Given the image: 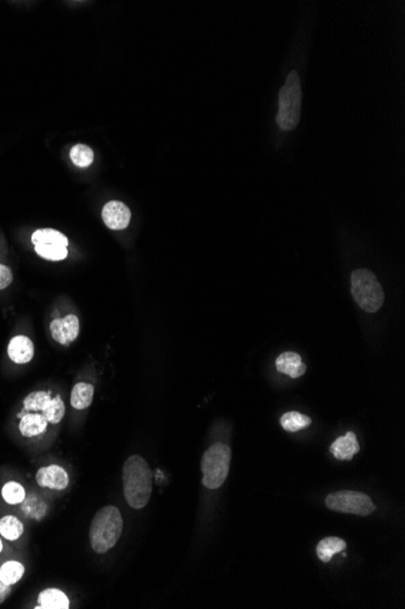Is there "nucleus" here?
<instances>
[{"label": "nucleus", "mask_w": 405, "mask_h": 609, "mask_svg": "<svg viewBox=\"0 0 405 609\" xmlns=\"http://www.w3.org/2000/svg\"><path fill=\"white\" fill-rule=\"evenodd\" d=\"M94 386L85 382L76 383L72 389L71 405L76 410L87 409L94 399Z\"/></svg>", "instance_id": "nucleus-16"}, {"label": "nucleus", "mask_w": 405, "mask_h": 609, "mask_svg": "<svg viewBox=\"0 0 405 609\" xmlns=\"http://www.w3.org/2000/svg\"><path fill=\"white\" fill-rule=\"evenodd\" d=\"M1 497L9 505H19L25 501V488L19 481H8L1 489Z\"/></svg>", "instance_id": "nucleus-22"}, {"label": "nucleus", "mask_w": 405, "mask_h": 609, "mask_svg": "<svg viewBox=\"0 0 405 609\" xmlns=\"http://www.w3.org/2000/svg\"><path fill=\"white\" fill-rule=\"evenodd\" d=\"M347 546L344 540L335 537L325 538L317 546V555L322 562H330L336 553L342 552Z\"/></svg>", "instance_id": "nucleus-17"}, {"label": "nucleus", "mask_w": 405, "mask_h": 609, "mask_svg": "<svg viewBox=\"0 0 405 609\" xmlns=\"http://www.w3.org/2000/svg\"><path fill=\"white\" fill-rule=\"evenodd\" d=\"M232 451L227 444L215 443L202 457V486L218 489L227 479Z\"/></svg>", "instance_id": "nucleus-5"}, {"label": "nucleus", "mask_w": 405, "mask_h": 609, "mask_svg": "<svg viewBox=\"0 0 405 609\" xmlns=\"http://www.w3.org/2000/svg\"><path fill=\"white\" fill-rule=\"evenodd\" d=\"M10 586L3 583L1 579H0V603H3L6 601V597L10 595Z\"/></svg>", "instance_id": "nucleus-26"}, {"label": "nucleus", "mask_w": 405, "mask_h": 609, "mask_svg": "<svg viewBox=\"0 0 405 609\" xmlns=\"http://www.w3.org/2000/svg\"><path fill=\"white\" fill-rule=\"evenodd\" d=\"M312 423V421L309 416L304 415L298 411H290L285 412L282 419H280V425L287 432H299V430L307 428Z\"/></svg>", "instance_id": "nucleus-20"}, {"label": "nucleus", "mask_w": 405, "mask_h": 609, "mask_svg": "<svg viewBox=\"0 0 405 609\" xmlns=\"http://www.w3.org/2000/svg\"><path fill=\"white\" fill-rule=\"evenodd\" d=\"M3 551V541H1V539H0V552Z\"/></svg>", "instance_id": "nucleus-27"}, {"label": "nucleus", "mask_w": 405, "mask_h": 609, "mask_svg": "<svg viewBox=\"0 0 405 609\" xmlns=\"http://www.w3.org/2000/svg\"><path fill=\"white\" fill-rule=\"evenodd\" d=\"M302 106V92L299 73L291 71L279 92L277 123L283 130H293L299 124Z\"/></svg>", "instance_id": "nucleus-3"}, {"label": "nucleus", "mask_w": 405, "mask_h": 609, "mask_svg": "<svg viewBox=\"0 0 405 609\" xmlns=\"http://www.w3.org/2000/svg\"><path fill=\"white\" fill-rule=\"evenodd\" d=\"M48 425L49 421L46 420L45 416L39 412H28L20 417L19 430L25 438H32L43 435L48 428Z\"/></svg>", "instance_id": "nucleus-14"}, {"label": "nucleus", "mask_w": 405, "mask_h": 609, "mask_svg": "<svg viewBox=\"0 0 405 609\" xmlns=\"http://www.w3.org/2000/svg\"><path fill=\"white\" fill-rule=\"evenodd\" d=\"M351 291L364 312H376L384 303V290L377 277L368 269H357L351 275Z\"/></svg>", "instance_id": "nucleus-4"}, {"label": "nucleus", "mask_w": 405, "mask_h": 609, "mask_svg": "<svg viewBox=\"0 0 405 609\" xmlns=\"http://www.w3.org/2000/svg\"><path fill=\"white\" fill-rule=\"evenodd\" d=\"M36 481L41 488L52 490H65L70 484V476L65 468L59 465L41 467L36 475Z\"/></svg>", "instance_id": "nucleus-10"}, {"label": "nucleus", "mask_w": 405, "mask_h": 609, "mask_svg": "<svg viewBox=\"0 0 405 609\" xmlns=\"http://www.w3.org/2000/svg\"><path fill=\"white\" fill-rule=\"evenodd\" d=\"M326 507L335 512L351 513L357 516H369L376 510L370 497L364 492L342 490L330 494L325 500Z\"/></svg>", "instance_id": "nucleus-7"}, {"label": "nucleus", "mask_w": 405, "mask_h": 609, "mask_svg": "<svg viewBox=\"0 0 405 609\" xmlns=\"http://www.w3.org/2000/svg\"><path fill=\"white\" fill-rule=\"evenodd\" d=\"M72 162L81 167V168H86L92 163L94 161V151L89 146L78 143L76 146H73L71 150Z\"/></svg>", "instance_id": "nucleus-23"}, {"label": "nucleus", "mask_w": 405, "mask_h": 609, "mask_svg": "<svg viewBox=\"0 0 405 609\" xmlns=\"http://www.w3.org/2000/svg\"><path fill=\"white\" fill-rule=\"evenodd\" d=\"M39 606L36 608L41 609H68L70 599L66 594L59 589H45L38 596Z\"/></svg>", "instance_id": "nucleus-15"}, {"label": "nucleus", "mask_w": 405, "mask_h": 609, "mask_svg": "<svg viewBox=\"0 0 405 609\" xmlns=\"http://www.w3.org/2000/svg\"><path fill=\"white\" fill-rule=\"evenodd\" d=\"M32 242L34 245H57L68 247V239L60 231L54 229H41L32 235Z\"/></svg>", "instance_id": "nucleus-18"}, {"label": "nucleus", "mask_w": 405, "mask_h": 609, "mask_svg": "<svg viewBox=\"0 0 405 609\" xmlns=\"http://www.w3.org/2000/svg\"><path fill=\"white\" fill-rule=\"evenodd\" d=\"M360 450V443L353 432H347L346 435L338 438L330 446L331 454L338 460L351 461Z\"/></svg>", "instance_id": "nucleus-12"}, {"label": "nucleus", "mask_w": 405, "mask_h": 609, "mask_svg": "<svg viewBox=\"0 0 405 609\" xmlns=\"http://www.w3.org/2000/svg\"><path fill=\"white\" fill-rule=\"evenodd\" d=\"M12 272H11L9 266L0 264V290H4L8 286H10L12 282Z\"/></svg>", "instance_id": "nucleus-25"}, {"label": "nucleus", "mask_w": 405, "mask_h": 609, "mask_svg": "<svg viewBox=\"0 0 405 609\" xmlns=\"http://www.w3.org/2000/svg\"><path fill=\"white\" fill-rule=\"evenodd\" d=\"M122 513L116 506L102 507L92 519L89 539L92 550L96 553H106L117 545L122 535Z\"/></svg>", "instance_id": "nucleus-2"}, {"label": "nucleus", "mask_w": 405, "mask_h": 609, "mask_svg": "<svg viewBox=\"0 0 405 609\" xmlns=\"http://www.w3.org/2000/svg\"><path fill=\"white\" fill-rule=\"evenodd\" d=\"M23 523L15 516H4L0 518V535L9 541H15L23 534Z\"/></svg>", "instance_id": "nucleus-19"}, {"label": "nucleus", "mask_w": 405, "mask_h": 609, "mask_svg": "<svg viewBox=\"0 0 405 609\" xmlns=\"http://www.w3.org/2000/svg\"><path fill=\"white\" fill-rule=\"evenodd\" d=\"M152 471L146 460L141 456H130L123 468L124 497L129 506L135 510L146 507L152 494Z\"/></svg>", "instance_id": "nucleus-1"}, {"label": "nucleus", "mask_w": 405, "mask_h": 609, "mask_svg": "<svg viewBox=\"0 0 405 609\" xmlns=\"http://www.w3.org/2000/svg\"><path fill=\"white\" fill-rule=\"evenodd\" d=\"M36 252L39 257L48 259V261H63L68 256L67 247L57 246V245H34Z\"/></svg>", "instance_id": "nucleus-24"}, {"label": "nucleus", "mask_w": 405, "mask_h": 609, "mask_svg": "<svg viewBox=\"0 0 405 609\" xmlns=\"http://www.w3.org/2000/svg\"><path fill=\"white\" fill-rule=\"evenodd\" d=\"M8 355L15 363H28L34 355V344L27 336H15L8 346Z\"/></svg>", "instance_id": "nucleus-11"}, {"label": "nucleus", "mask_w": 405, "mask_h": 609, "mask_svg": "<svg viewBox=\"0 0 405 609\" xmlns=\"http://www.w3.org/2000/svg\"><path fill=\"white\" fill-rule=\"evenodd\" d=\"M276 368L280 374L288 375L291 379H299L306 372V365L302 359L294 352L280 354L276 360Z\"/></svg>", "instance_id": "nucleus-13"}, {"label": "nucleus", "mask_w": 405, "mask_h": 609, "mask_svg": "<svg viewBox=\"0 0 405 609\" xmlns=\"http://www.w3.org/2000/svg\"><path fill=\"white\" fill-rule=\"evenodd\" d=\"M102 219L112 230H123L129 226L132 212L121 201H111L102 210Z\"/></svg>", "instance_id": "nucleus-9"}, {"label": "nucleus", "mask_w": 405, "mask_h": 609, "mask_svg": "<svg viewBox=\"0 0 405 609\" xmlns=\"http://www.w3.org/2000/svg\"><path fill=\"white\" fill-rule=\"evenodd\" d=\"M23 574H25V567L17 561H9L0 567V579L3 583L9 586L20 581Z\"/></svg>", "instance_id": "nucleus-21"}, {"label": "nucleus", "mask_w": 405, "mask_h": 609, "mask_svg": "<svg viewBox=\"0 0 405 609\" xmlns=\"http://www.w3.org/2000/svg\"><path fill=\"white\" fill-rule=\"evenodd\" d=\"M28 412H39L46 417L49 423L57 425L61 422L66 408L65 403L60 395H56L55 398H51V392H33L25 397L23 400V409L19 412L17 417L20 419Z\"/></svg>", "instance_id": "nucleus-6"}, {"label": "nucleus", "mask_w": 405, "mask_h": 609, "mask_svg": "<svg viewBox=\"0 0 405 609\" xmlns=\"http://www.w3.org/2000/svg\"><path fill=\"white\" fill-rule=\"evenodd\" d=\"M79 331V319L74 314H70L63 319H55L50 323L51 336L62 346H70L73 341H76Z\"/></svg>", "instance_id": "nucleus-8"}]
</instances>
